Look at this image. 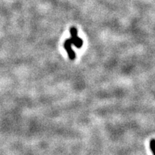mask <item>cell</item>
<instances>
[{
  "mask_svg": "<svg viewBox=\"0 0 155 155\" xmlns=\"http://www.w3.org/2000/svg\"><path fill=\"white\" fill-rule=\"evenodd\" d=\"M70 32L71 35V38L70 39L71 44L74 45L77 48H81L83 46V41L81 38L78 36V30L75 27H72L70 29Z\"/></svg>",
  "mask_w": 155,
  "mask_h": 155,
  "instance_id": "cell-1",
  "label": "cell"
},
{
  "mask_svg": "<svg viewBox=\"0 0 155 155\" xmlns=\"http://www.w3.org/2000/svg\"><path fill=\"white\" fill-rule=\"evenodd\" d=\"M71 45H72V44H71V41H70V39H67V40L65 41V42H64L63 47L65 50H66L68 55V57L70 59H71V61H74L75 59V57H76V55H75V52L73 51L72 48H71Z\"/></svg>",
  "mask_w": 155,
  "mask_h": 155,
  "instance_id": "cell-2",
  "label": "cell"
},
{
  "mask_svg": "<svg viewBox=\"0 0 155 155\" xmlns=\"http://www.w3.org/2000/svg\"><path fill=\"white\" fill-rule=\"evenodd\" d=\"M150 150L152 151L153 155H155V139H151L150 142Z\"/></svg>",
  "mask_w": 155,
  "mask_h": 155,
  "instance_id": "cell-3",
  "label": "cell"
}]
</instances>
